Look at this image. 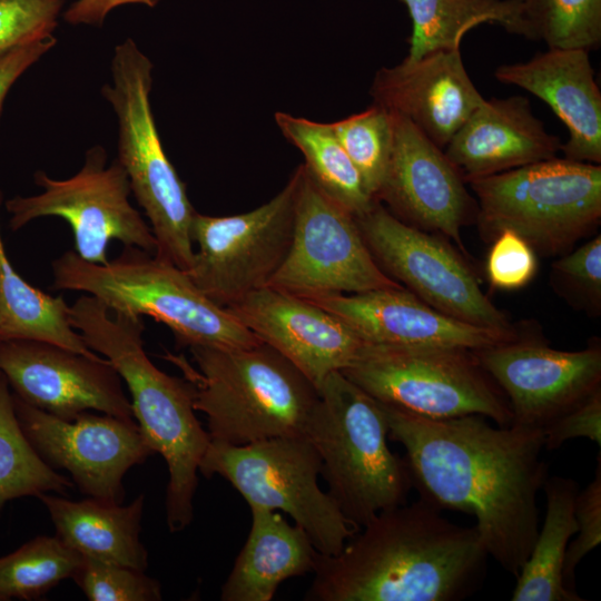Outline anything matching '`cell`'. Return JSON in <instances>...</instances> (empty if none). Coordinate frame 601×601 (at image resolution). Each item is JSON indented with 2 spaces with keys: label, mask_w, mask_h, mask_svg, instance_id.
<instances>
[{
  "label": "cell",
  "mask_w": 601,
  "mask_h": 601,
  "mask_svg": "<svg viewBox=\"0 0 601 601\" xmlns=\"http://www.w3.org/2000/svg\"><path fill=\"white\" fill-rule=\"evenodd\" d=\"M382 405L388 439L404 447L420 499L473 515L489 556L516 578L540 526L538 494L548 477L542 431L494 427L481 415L430 418Z\"/></svg>",
  "instance_id": "1"
},
{
  "label": "cell",
  "mask_w": 601,
  "mask_h": 601,
  "mask_svg": "<svg viewBox=\"0 0 601 601\" xmlns=\"http://www.w3.org/2000/svg\"><path fill=\"white\" fill-rule=\"evenodd\" d=\"M334 555L318 554L306 601H461L490 558L474 526L418 499L372 518Z\"/></svg>",
  "instance_id": "2"
},
{
  "label": "cell",
  "mask_w": 601,
  "mask_h": 601,
  "mask_svg": "<svg viewBox=\"0 0 601 601\" xmlns=\"http://www.w3.org/2000/svg\"><path fill=\"white\" fill-rule=\"evenodd\" d=\"M69 318L86 345L107 358L127 385L141 433L167 464V526L173 533L183 531L194 518L199 465L210 443L195 415L191 384L149 359L141 316L114 313L85 294L69 305Z\"/></svg>",
  "instance_id": "3"
},
{
  "label": "cell",
  "mask_w": 601,
  "mask_h": 601,
  "mask_svg": "<svg viewBox=\"0 0 601 601\" xmlns=\"http://www.w3.org/2000/svg\"><path fill=\"white\" fill-rule=\"evenodd\" d=\"M196 367L169 355L194 388L211 442L246 445L305 435L318 391L294 364L265 343L240 348L191 346Z\"/></svg>",
  "instance_id": "4"
},
{
  "label": "cell",
  "mask_w": 601,
  "mask_h": 601,
  "mask_svg": "<svg viewBox=\"0 0 601 601\" xmlns=\"http://www.w3.org/2000/svg\"><path fill=\"white\" fill-rule=\"evenodd\" d=\"M52 288L82 292L114 313L149 316L165 324L183 347H249L262 343L227 308L214 303L186 270L137 247H124L106 264L67 250L52 264Z\"/></svg>",
  "instance_id": "5"
},
{
  "label": "cell",
  "mask_w": 601,
  "mask_h": 601,
  "mask_svg": "<svg viewBox=\"0 0 601 601\" xmlns=\"http://www.w3.org/2000/svg\"><path fill=\"white\" fill-rule=\"evenodd\" d=\"M318 402L305 435L321 459V474L344 516L361 530L380 512L406 503L412 482L404 457L388 447L381 402L342 372L317 386Z\"/></svg>",
  "instance_id": "6"
},
{
  "label": "cell",
  "mask_w": 601,
  "mask_h": 601,
  "mask_svg": "<svg viewBox=\"0 0 601 601\" xmlns=\"http://www.w3.org/2000/svg\"><path fill=\"white\" fill-rule=\"evenodd\" d=\"M152 63L131 38L117 45L111 82L101 96L118 122L117 160L124 167L137 203L156 239L155 255L187 270L194 258L190 229L196 214L162 147L150 106Z\"/></svg>",
  "instance_id": "7"
},
{
  "label": "cell",
  "mask_w": 601,
  "mask_h": 601,
  "mask_svg": "<svg viewBox=\"0 0 601 601\" xmlns=\"http://www.w3.org/2000/svg\"><path fill=\"white\" fill-rule=\"evenodd\" d=\"M484 239L503 229L535 253L566 252L601 219V166L551 158L469 181Z\"/></svg>",
  "instance_id": "8"
},
{
  "label": "cell",
  "mask_w": 601,
  "mask_h": 601,
  "mask_svg": "<svg viewBox=\"0 0 601 601\" xmlns=\"http://www.w3.org/2000/svg\"><path fill=\"white\" fill-rule=\"evenodd\" d=\"M341 372L378 402L421 416L512 422L504 392L473 351L366 344Z\"/></svg>",
  "instance_id": "9"
},
{
  "label": "cell",
  "mask_w": 601,
  "mask_h": 601,
  "mask_svg": "<svg viewBox=\"0 0 601 601\" xmlns=\"http://www.w3.org/2000/svg\"><path fill=\"white\" fill-rule=\"evenodd\" d=\"M219 475L249 508L288 514L322 555L337 554L359 531L318 485L321 459L306 435L280 436L246 445L209 443L199 465Z\"/></svg>",
  "instance_id": "10"
},
{
  "label": "cell",
  "mask_w": 601,
  "mask_h": 601,
  "mask_svg": "<svg viewBox=\"0 0 601 601\" xmlns=\"http://www.w3.org/2000/svg\"><path fill=\"white\" fill-rule=\"evenodd\" d=\"M35 183L42 193L6 201L13 231L37 218L53 216L69 224L73 252L87 262L108 263L107 248L112 240L155 254L151 228L129 200L128 176L117 158L107 165L104 147L88 149L81 169L73 176L53 179L38 170Z\"/></svg>",
  "instance_id": "11"
},
{
  "label": "cell",
  "mask_w": 601,
  "mask_h": 601,
  "mask_svg": "<svg viewBox=\"0 0 601 601\" xmlns=\"http://www.w3.org/2000/svg\"><path fill=\"white\" fill-rule=\"evenodd\" d=\"M300 167L269 201L247 213L208 216L196 211L190 236L194 258L186 270L214 303L228 307L266 286L293 239Z\"/></svg>",
  "instance_id": "12"
},
{
  "label": "cell",
  "mask_w": 601,
  "mask_h": 601,
  "mask_svg": "<svg viewBox=\"0 0 601 601\" xmlns=\"http://www.w3.org/2000/svg\"><path fill=\"white\" fill-rule=\"evenodd\" d=\"M299 167L292 244L266 286L304 298L403 287L380 268L356 217Z\"/></svg>",
  "instance_id": "13"
},
{
  "label": "cell",
  "mask_w": 601,
  "mask_h": 601,
  "mask_svg": "<svg viewBox=\"0 0 601 601\" xmlns=\"http://www.w3.org/2000/svg\"><path fill=\"white\" fill-rule=\"evenodd\" d=\"M380 268L433 308L483 328L518 334L483 293L469 264L445 240L395 217L381 201L356 217Z\"/></svg>",
  "instance_id": "14"
},
{
  "label": "cell",
  "mask_w": 601,
  "mask_h": 601,
  "mask_svg": "<svg viewBox=\"0 0 601 601\" xmlns=\"http://www.w3.org/2000/svg\"><path fill=\"white\" fill-rule=\"evenodd\" d=\"M12 395L24 436L49 466L66 470L88 497L122 503L124 476L155 454L135 421L90 412L67 421Z\"/></svg>",
  "instance_id": "15"
},
{
  "label": "cell",
  "mask_w": 601,
  "mask_h": 601,
  "mask_svg": "<svg viewBox=\"0 0 601 601\" xmlns=\"http://www.w3.org/2000/svg\"><path fill=\"white\" fill-rule=\"evenodd\" d=\"M473 352L504 392L512 411L510 425L542 431L601 388L599 339L580 351H560L521 332L514 339Z\"/></svg>",
  "instance_id": "16"
},
{
  "label": "cell",
  "mask_w": 601,
  "mask_h": 601,
  "mask_svg": "<svg viewBox=\"0 0 601 601\" xmlns=\"http://www.w3.org/2000/svg\"><path fill=\"white\" fill-rule=\"evenodd\" d=\"M0 371L24 403L72 421L91 410L134 421L124 382L104 356L49 342L0 339Z\"/></svg>",
  "instance_id": "17"
},
{
  "label": "cell",
  "mask_w": 601,
  "mask_h": 601,
  "mask_svg": "<svg viewBox=\"0 0 601 601\" xmlns=\"http://www.w3.org/2000/svg\"><path fill=\"white\" fill-rule=\"evenodd\" d=\"M388 112L393 144L376 200L386 203L402 221L452 239L465 254L461 229L476 219V200L444 150L408 119Z\"/></svg>",
  "instance_id": "18"
},
{
  "label": "cell",
  "mask_w": 601,
  "mask_h": 601,
  "mask_svg": "<svg viewBox=\"0 0 601 601\" xmlns=\"http://www.w3.org/2000/svg\"><path fill=\"white\" fill-rule=\"evenodd\" d=\"M226 308L316 387L331 373L348 367L367 344L331 312L270 286L257 288Z\"/></svg>",
  "instance_id": "19"
},
{
  "label": "cell",
  "mask_w": 601,
  "mask_h": 601,
  "mask_svg": "<svg viewBox=\"0 0 601 601\" xmlns=\"http://www.w3.org/2000/svg\"><path fill=\"white\" fill-rule=\"evenodd\" d=\"M305 299L343 319L365 343L373 345L479 351L514 339L521 333L505 334L459 321L404 287Z\"/></svg>",
  "instance_id": "20"
},
{
  "label": "cell",
  "mask_w": 601,
  "mask_h": 601,
  "mask_svg": "<svg viewBox=\"0 0 601 601\" xmlns=\"http://www.w3.org/2000/svg\"><path fill=\"white\" fill-rule=\"evenodd\" d=\"M370 95L373 104L408 119L441 149L484 100L460 50L433 51L382 67Z\"/></svg>",
  "instance_id": "21"
},
{
  "label": "cell",
  "mask_w": 601,
  "mask_h": 601,
  "mask_svg": "<svg viewBox=\"0 0 601 601\" xmlns=\"http://www.w3.org/2000/svg\"><path fill=\"white\" fill-rule=\"evenodd\" d=\"M494 77L543 100L565 125L566 159L601 164V92L589 51L549 48L525 62L501 65Z\"/></svg>",
  "instance_id": "22"
},
{
  "label": "cell",
  "mask_w": 601,
  "mask_h": 601,
  "mask_svg": "<svg viewBox=\"0 0 601 601\" xmlns=\"http://www.w3.org/2000/svg\"><path fill=\"white\" fill-rule=\"evenodd\" d=\"M562 141L546 131L523 96L484 99L444 154L465 183L556 157Z\"/></svg>",
  "instance_id": "23"
},
{
  "label": "cell",
  "mask_w": 601,
  "mask_h": 601,
  "mask_svg": "<svg viewBox=\"0 0 601 601\" xmlns=\"http://www.w3.org/2000/svg\"><path fill=\"white\" fill-rule=\"evenodd\" d=\"M252 526L220 589L221 601H270L282 582L313 572L318 552L278 511L250 508Z\"/></svg>",
  "instance_id": "24"
},
{
  "label": "cell",
  "mask_w": 601,
  "mask_h": 601,
  "mask_svg": "<svg viewBox=\"0 0 601 601\" xmlns=\"http://www.w3.org/2000/svg\"><path fill=\"white\" fill-rule=\"evenodd\" d=\"M56 535L85 558L145 571L148 553L140 541L144 495L131 503H109L92 497L72 501L42 493Z\"/></svg>",
  "instance_id": "25"
},
{
  "label": "cell",
  "mask_w": 601,
  "mask_h": 601,
  "mask_svg": "<svg viewBox=\"0 0 601 601\" xmlns=\"http://www.w3.org/2000/svg\"><path fill=\"white\" fill-rule=\"evenodd\" d=\"M542 490L546 511L532 550L516 577L512 601H582L564 587L562 570L570 539L577 532L574 501L578 483L563 476L546 477Z\"/></svg>",
  "instance_id": "26"
},
{
  "label": "cell",
  "mask_w": 601,
  "mask_h": 601,
  "mask_svg": "<svg viewBox=\"0 0 601 601\" xmlns=\"http://www.w3.org/2000/svg\"><path fill=\"white\" fill-rule=\"evenodd\" d=\"M412 21L408 59L439 50H460L472 28L497 24L529 39L523 0H400Z\"/></svg>",
  "instance_id": "27"
},
{
  "label": "cell",
  "mask_w": 601,
  "mask_h": 601,
  "mask_svg": "<svg viewBox=\"0 0 601 601\" xmlns=\"http://www.w3.org/2000/svg\"><path fill=\"white\" fill-rule=\"evenodd\" d=\"M0 191V207L2 205ZM0 339L49 342L82 354H92L73 328L69 305L26 282L11 265L0 230Z\"/></svg>",
  "instance_id": "28"
},
{
  "label": "cell",
  "mask_w": 601,
  "mask_h": 601,
  "mask_svg": "<svg viewBox=\"0 0 601 601\" xmlns=\"http://www.w3.org/2000/svg\"><path fill=\"white\" fill-rule=\"evenodd\" d=\"M283 136L304 156L312 179L355 217L366 213L376 199L365 189L362 177L339 144L331 124L286 112H276Z\"/></svg>",
  "instance_id": "29"
},
{
  "label": "cell",
  "mask_w": 601,
  "mask_h": 601,
  "mask_svg": "<svg viewBox=\"0 0 601 601\" xmlns=\"http://www.w3.org/2000/svg\"><path fill=\"white\" fill-rule=\"evenodd\" d=\"M72 486V481L49 466L24 436L12 392L0 371V513L12 500L49 492L65 494Z\"/></svg>",
  "instance_id": "30"
},
{
  "label": "cell",
  "mask_w": 601,
  "mask_h": 601,
  "mask_svg": "<svg viewBox=\"0 0 601 601\" xmlns=\"http://www.w3.org/2000/svg\"><path fill=\"white\" fill-rule=\"evenodd\" d=\"M83 556L57 535H39L0 558V601L36 600L73 579Z\"/></svg>",
  "instance_id": "31"
},
{
  "label": "cell",
  "mask_w": 601,
  "mask_h": 601,
  "mask_svg": "<svg viewBox=\"0 0 601 601\" xmlns=\"http://www.w3.org/2000/svg\"><path fill=\"white\" fill-rule=\"evenodd\" d=\"M530 40L548 48L595 50L601 45V0H523Z\"/></svg>",
  "instance_id": "32"
},
{
  "label": "cell",
  "mask_w": 601,
  "mask_h": 601,
  "mask_svg": "<svg viewBox=\"0 0 601 601\" xmlns=\"http://www.w3.org/2000/svg\"><path fill=\"white\" fill-rule=\"evenodd\" d=\"M331 127L358 170L366 191L376 199L392 151L391 114L372 104L358 114L332 122Z\"/></svg>",
  "instance_id": "33"
},
{
  "label": "cell",
  "mask_w": 601,
  "mask_h": 601,
  "mask_svg": "<svg viewBox=\"0 0 601 601\" xmlns=\"http://www.w3.org/2000/svg\"><path fill=\"white\" fill-rule=\"evenodd\" d=\"M73 581L90 601H159L158 580L135 568L85 558Z\"/></svg>",
  "instance_id": "34"
},
{
  "label": "cell",
  "mask_w": 601,
  "mask_h": 601,
  "mask_svg": "<svg viewBox=\"0 0 601 601\" xmlns=\"http://www.w3.org/2000/svg\"><path fill=\"white\" fill-rule=\"evenodd\" d=\"M554 289L579 309H601V236L597 235L551 266Z\"/></svg>",
  "instance_id": "35"
},
{
  "label": "cell",
  "mask_w": 601,
  "mask_h": 601,
  "mask_svg": "<svg viewBox=\"0 0 601 601\" xmlns=\"http://www.w3.org/2000/svg\"><path fill=\"white\" fill-rule=\"evenodd\" d=\"M63 0H0V55L53 37Z\"/></svg>",
  "instance_id": "36"
},
{
  "label": "cell",
  "mask_w": 601,
  "mask_h": 601,
  "mask_svg": "<svg viewBox=\"0 0 601 601\" xmlns=\"http://www.w3.org/2000/svg\"><path fill=\"white\" fill-rule=\"evenodd\" d=\"M536 253L519 234L499 231L491 240L485 272L492 287L514 290L528 285L536 274Z\"/></svg>",
  "instance_id": "37"
},
{
  "label": "cell",
  "mask_w": 601,
  "mask_h": 601,
  "mask_svg": "<svg viewBox=\"0 0 601 601\" xmlns=\"http://www.w3.org/2000/svg\"><path fill=\"white\" fill-rule=\"evenodd\" d=\"M575 538L565 551L562 578L564 587L575 591V570L581 560L601 542V455L592 481L579 490L574 501Z\"/></svg>",
  "instance_id": "38"
},
{
  "label": "cell",
  "mask_w": 601,
  "mask_h": 601,
  "mask_svg": "<svg viewBox=\"0 0 601 601\" xmlns=\"http://www.w3.org/2000/svg\"><path fill=\"white\" fill-rule=\"evenodd\" d=\"M544 449L555 450L564 442L584 437L601 446V388L564 412L543 430Z\"/></svg>",
  "instance_id": "39"
},
{
  "label": "cell",
  "mask_w": 601,
  "mask_h": 601,
  "mask_svg": "<svg viewBox=\"0 0 601 601\" xmlns=\"http://www.w3.org/2000/svg\"><path fill=\"white\" fill-rule=\"evenodd\" d=\"M57 43L51 37L35 43L14 48L0 55V116L4 99L13 83Z\"/></svg>",
  "instance_id": "40"
},
{
  "label": "cell",
  "mask_w": 601,
  "mask_h": 601,
  "mask_svg": "<svg viewBox=\"0 0 601 601\" xmlns=\"http://www.w3.org/2000/svg\"><path fill=\"white\" fill-rule=\"evenodd\" d=\"M160 0H76L63 13V19L73 26H101L108 13L126 4L156 7Z\"/></svg>",
  "instance_id": "41"
}]
</instances>
